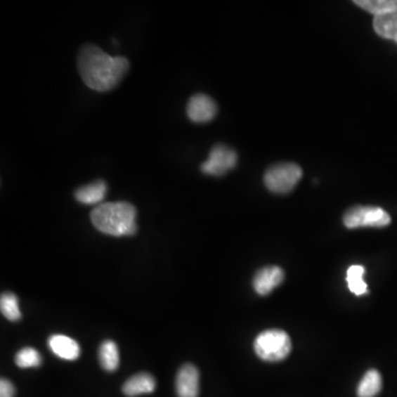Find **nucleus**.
Wrapping results in <instances>:
<instances>
[{
  "label": "nucleus",
  "instance_id": "1",
  "mask_svg": "<svg viewBox=\"0 0 397 397\" xmlns=\"http://www.w3.org/2000/svg\"><path fill=\"white\" fill-rule=\"evenodd\" d=\"M77 69L86 86L98 92L113 90L129 70L125 57H112L94 44L83 46L77 57Z\"/></svg>",
  "mask_w": 397,
  "mask_h": 397
},
{
  "label": "nucleus",
  "instance_id": "2",
  "mask_svg": "<svg viewBox=\"0 0 397 397\" xmlns=\"http://www.w3.org/2000/svg\"><path fill=\"white\" fill-rule=\"evenodd\" d=\"M137 211L129 202H108L91 212L93 226L112 236H131L137 232Z\"/></svg>",
  "mask_w": 397,
  "mask_h": 397
},
{
  "label": "nucleus",
  "instance_id": "3",
  "mask_svg": "<svg viewBox=\"0 0 397 397\" xmlns=\"http://www.w3.org/2000/svg\"><path fill=\"white\" fill-rule=\"evenodd\" d=\"M254 350L259 359L267 362L282 361L292 351V341L282 330H266L254 342Z\"/></svg>",
  "mask_w": 397,
  "mask_h": 397
},
{
  "label": "nucleus",
  "instance_id": "4",
  "mask_svg": "<svg viewBox=\"0 0 397 397\" xmlns=\"http://www.w3.org/2000/svg\"><path fill=\"white\" fill-rule=\"evenodd\" d=\"M303 177V170L292 162L274 164L264 176L265 186L271 193L286 195L295 189Z\"/></svg>",
  "mask_w": 397,
  "mask_h": 397
},
{
  "label": "nucleus",
  "instance_id": "5",
  "mask_svg": "<svg viewBox=\"0 0 397 397\" xmlns=\"http://www.w3.org/2000/svg\"><path fill=\"white\" fill-rule=\"evenodd\" d=\"M348 228H384L391 223V216L379 207H353L344 216Z\"/></svg>",
  "mask_w": 397,
  "mask_h": 397
},
{
  "label": "nucleus",
  "instance_id": "6",
  "mask_svg": "<svg viewBox=\"0 0 397 397\" xmlns=\"http://www.w3.org/2000/svg\"><path fill=\"white\" fill-rule=\"evenodd\" d=\"M237 164V155L233 149L226 145H216L211 149L207 162L201 164V171L209 176L220 177L226 174L228 170L235 168Z\"/></svg>",
  "mask_w": 397,
  "mask_h": 397
},
{
  "label": "nucleus",
  "instance_id": "7",
  "mask_svg": "<svg viewBox=\"0 0 397 397\" xmlns=\"http://www.w3.org/2000/svg\"><path fill=\"white\" fill-rule=\"evenodd\" d=\"M218 114V105L208 95H193L187 105V115L193 123L204 124L212 121Z\"/></svg>",
  "mask_w": 397,
  "mask_h": 397
},
{
  "label": "nucleus",
  "instance_id": "8",
  "mask_svg": "<svg viewBox=\"0 0 397 397\" xmlns=\"http://www.w3.org/2000/svg\"><path fill=\"white\" fill-rule=\"evenodd\" d=\"M178 397H197L200 391V375L193 364H186L176 377Z\"/></svg>",
  "mask_w": 397,
  "mask_h": 397
},
{
  "label": "nucleus",
  "instance_id": "9",
  "mask_svg": "<svg viewBox=\"0 0 397 397\" xmlns=\"http://www.w3.org/2000/svg\"><path fill=\"white\" fill-rule=\"evenodd\" d=\"M284 271L280 267L268 266L259 269L253 280V287L261 296H266L284 282Z\"/></svg>",
  "mask_w": 397,
  "mask_h": 397
},
{
  "label": "nucleus",
  "instance_id": "10",
  "mask_svg": "<svg viewBox=\"0 0 397 397\" xmlns=\"http://www.w3.org/2000/svg\"><path fill=\"white\" fill-rule=\"evenodd\" d=\"M48 344L56 356L67 361L77 360L81 354V349L77 341L63 334H53L50 337Z\"/></svg>",
  "mask_w": 397,
  "mask_h": 397
},
{
  "label": "nucleus",
  "instance_id": "11",
  "mask_svg": "<svg viewBox=\"0 0 397 397\" xmlns=\"http://www.w3.org/2000/svg\"><path fill=\"white\" fill-rule=\"evenodd\" d=\"M156 390V379L148 373H139L126 381L123 393L126 396L135 397L149 394Z\"/></svg>",
  "mask_w": 397,
  "mask_h": 397
},
{
  "label": "nucleus",
  "instance_id": "12",
  "mask_svg": "<svg viewBox=\"0 0 397 397\" xmlns=\"http://www.w3.org/2000/svg\"><path fill=\"white\" fill-rule=\"evenodd\" d=\"M108 185L103 180L79 188L74 193L75 199L83 204H96L105 197Z\"/></svg>",
  "mask_w": 397,
  "mask_h": 397
},
{
  "label": "nucleus",
  "instance_id": "13",
  "mask_svg": "<svg viewBox=\"0 0 397 397\" xmlns=\"http://www.w3.org/2000/svg\"><path fill=\"white\" fill-rule=\"evenodd\" d=\"M373 28L381 38L392 40L397 44V11L389 15L375 17Z\"/></svg>",
  "mask_w": 397,
  "mask_h": 397
},
{
  "label": "nucleus",
  "instance_id": "14",
  "mask_svg": "<svg viewBox=\"0 0 397 397\" xmlns=\"http://www.w3.org/2000/svg\"><path fill=\"white\" fill-rule=\"evenodd\" d=\"M382 377L377 370H370L358 386V397H375L382 390Z\"/></svg>",
  "mask_w": 397,
  "mask_h": 397
},
{
  "label": "nucleus",
  "instance_id": "15",
  "mask_svg": "<svg viewBox=\"0 0 397 397\" xmlns=\"http://www.w3.org/2000/svg\"><path fill=\"white\" fill-rule=\"evenodd\" d=\"M98 359L103 369L108 372L115 371L119 365L117 344L112 340L104 341L98 350Z\"/></svg>",
  "mask_w": 397,
  "mask_h": 397
},
{
  "label": "nucleus",
  "instance_id": "16",
  "mask_svg": "<svg viewBox=\"0 0 397 397\" xmlns=\"http://www.w3.org/2000/svg\"><path fill=\"white\" fill-rule=\"evenodd\" d=\"M354 4L375 17L389 15L397 11V0H356Z\"/></svg>",
  "mask_w": 397,
  "mask_h": 397
},
{
  "label": "nucleus",
  "instance_id": "17",
  "mask_svg": "<svg viewBox=\"0 0 397 397\" xmlns=\"http://www.w3.org/2000/svg\"><path fill=\"white\" fill-rule=\"evenodd\" d=\"M364 267L361 265H353L348 269L346 280H348L349 289L354 295L362 296L369 292L367 285L363 280Z\"/></svg>",
  "mask_w": 397,
  "mask_h": 397
},
{
  "label": "nucleus",
  "instance_id": "18",
  "mask_svg": "<svg viewBox=\"0 0 397 397\" xmlns=\"http://www.w3.org/2000/svg\"><path fill=\"white\" fill-rule=\"evenodd\" d=\"M0 309L8 320L17 321L21 318L18 298L11 292H6L1 296V298H0Z\"/></svg>",
  "mask_w": 397,
  "mask_h": 397
},
{
  "label": "nucleus",
  "instance_id": "19",
  "mask_svg": "<svg viewBox=\"0 0 397 397\" xmlns=\"http://www.w3.org/2000/svg\"><path fill=\"white\" fill-rule=\"evenodd\" d=\"M15 364L22 369L28 367H37L41 365L42 358L34 348L21 349L18 353L15 354Z\"/></svg>",
  "mask_w": 397,
  "mask_h": 397
},
{
  "label": "nucleus",
  "instance_id": "20",
  "mask_svg": "<svg viewBox=\"0 0 397 397\" xmlns=\"http://www.w3.org/2000/svg\"><path fill=\"white\" fill-rule=\"evenodd\" d=\"M15 389L11 381L1 379L0 381V397H15Z\"/></svg>",
  "mask_w": 397,
  "mask_h": 397
}]
</instances>
